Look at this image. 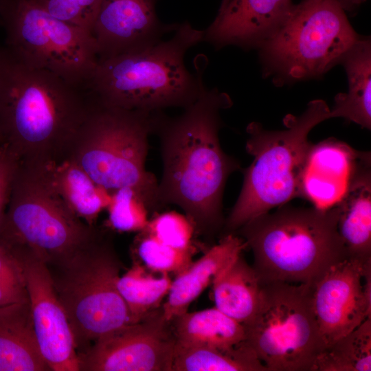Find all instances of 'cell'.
Listing matches in <instances>:
<instances>
[{"instance_id":"7c38bea8","label":"cell","mask_w":371,"mask_h":371,"mask_svg":"<svg viewBox=\"0 0 371 371\" xmlns=\"http://www.w3.org/2000/svg\"><path fill=\"white\" fill-rule=\"evenodd\" d=\"M157 310L97 339L78 354L79 371H172L176 339Z\"/></svg>"},{"instance_id":"2e32d148","label":"cell","mask_w":371,"mask_h":371,"mask_svg":"<svg viewBox=\"0 0 371 371\" xmlns=\"http://www.w3.org/2000/svg\"><path fill=\"white\" fill-rule=\"evenodd\" d=\"M292 0H229L204 30L203 41L219 49L258 48L287 19Z\"/></svg>"},{"instance_id":"5bb4252c","label":"cell","mask_w":371,"mask_h":371,"mask_svg":"<svg viewBox=\"0 0 371 371\" xmlns=\"http://www.w3.org/2000/svg\"><path fill=\"white\" fill-rule=\"evenodd\" d=\"M20 262L36 339L50 370L79 371V358L65 309L47 265L26 252L12 254Z\"/></svg>"},{"instance_id":"ba28073f","label":"cell","mask_w":371,"mask_h":371,"mask_svg":"<svg viewBox=\"0 0 371 371\" xmlns=\"http://www.w3.org/2000/svg\"><path fill=\"white\" fill-rule=\"evenodd\" d=\"M359 38L338 0H303L258 47L263 74L278 85L319 78Z\"/></svg>"},{"instance_id":"4dcf8cb0","label":"cell","mask_w":371,"mask_h":371,"mask_svg":"<svg viewBox=\"0 0 371 371\" xmlns=\"http://www.w3.org/2000/svg\"><path fill=\"white\" fill-rule=\"evenodd\" d=\"M53 16L91 33L100 0H33Z\"/></svg>"},{"instance_id":"d4e9b609","label":"cell","mask_w":371,"mask_h":371,"mask_svg":"<svg viewBox=\"0 0 371 371\" xmlns=\"http://www.w3.org/2000/svg\"><path fill=\"white\" fill-rule=\"evenodd\" d=\"M172 371H267L246 341L227 350L175 344Z\"/></svg>"},{"instance_id":"8fae6325","label":"cell","mask_w":371,"mask_h":371,"mask_svg":"<svg viewBox=\"0 0 371 371\" xmlns=\"http://www.w3.org/2000/svg\"><path fill=\"white\" fill-rule=\"evenodd\" d=\"M5 45L29 65L89 89L98 63L91 33L60 20L33 0H5Z\"/></svg>"},{"instance_id":"e575fe53","label":"cell","mask_w":371,"mask_h":371,"mask_svg":"<svg viewBox=\"0 0 371 371\" xmlns=\"http://www.w3.org/2000/svg\"><path fill=\"white\" fill-rule=\"evenodd\" d=\"M4 1H5V0H0V14H1V9H2L3 5L4 3Z\"/></svg>"},{"instance_id":"9a60e30c","label":"cell","mask_w":371,"mask_h":371,"mask_svg":"<svg viewBox=\"0 0 371 371\" xmlns=\"http://www.w3.org/2000/svg\"><path fill=\"white\" fill-rule=\"evenodd\" d=\"M156 0H100L91 34L99 60L150 47L161 41L177 23L163 24Z\"/></svg>"},{"instance_id":"7a4b0ae2","label":"cell","mask_w":371,"mask_h":371,"mask_svg":"<svg viewBox=\"0 0 371 371\" xmlns=\"http://www.w3.org/2000/svg\"><path fill=\"white\" fill-rule=\"evenodd\" d=\"M96 102L89 89L0 46V144L20 164L66 158Z\"/></svg>"},{"instance_id":"8992f818","label":"cell","mask_w":371,"mask_h":371,"mask_svg":"<svg viewBox=\"0 0 371 371\" xmlns=\"http://www.w3.org/2000/svg\"><path fill=\"white\" fill-rule=\"evenodd\" d=\"M157 112L109 106L97 100L67 157L109 194L123 187L134 188L153 213L163 206L159 182L145 165Z\"/></svg>"},{"instance_id":"1f68e13d","label":"cell","mask_w":371,"mask_h":371,"mask_svg":"<svg viewBox=\"0 0 371 371\" xmlns=\"http://www.w3.org/2000/svg\"><path fill=\"white\" fill-rule=\"evenodd\" d=\"M29 301L22 267L0 245V307Z\"/></svg>"},{"instance_id":"d6986e66","label":"cell","mask_w":371,"mask_h":371,"mask_svg":"<svg viewBox=\"0 0 371 371\" xmlns=\"http://www.w3.org/2000/svg\"><path fill=\"white\" fill-rule=\"evenodd\" d=\"M247 247L244 240L234 233L225 234L220 242L209 248L196 261L172 280L161 313L171 322L186 313L191 303L215 278Z\"/></svg>"},{"instance_id":"3957f363","label":"cell","mask_w":371,"mask_h":371,"mask_svg":"<svg viewBox=\"0 0 371 371\" xmlns=\"http://www.w3.org/2000/svg\"><path fill=\"white\" fill-rule=\"evenodd\" d=\"M174 32L167 41L98 60L89 90L101 104L127 110L184 109L193 104L206 89L205 67L192 74L184 57L203 41L204 30L185 21Z\"/></svg>"},{"instance_id":"52a82bcc","label":"cell","mask_w":371,"mask_h":371,"mask_svg":"<svg viewBox=\"0 0 371 371\" xmlns=\"http://www.w3.org/2000/svg\"><path fill=\"white\" fill-rule=\"evenodd\" d=\"M101 231L76 216L51 186L42 164H20L0 223V245L47 267L71 257Z\"/></svg>"},{"instance_id":"4fadbf2b","label":"cell","mask_w":371,"mask_h":371,"mask_svg":"<svg viewBox=\"0 0 371 371\" xmlns=\"http://www.w3.org/2000/svg\"><path fill=\"white\" fill-rule=\"evenodd\" d=\"M313 307L324 348L371 317V262L346 258L313 287Z\"/></svg>"},{"instance_id":"603a6c76","label":"cell","mask_w":371,"mask_h":371,"mask_svg":"<svg viewBox=\"0 0 371 371\" xmlns=\"http://www.w3.org/2000/svg\"><path fill=\"white\" fill-rule=\"evenodd\" d=\"M262 286L256 271L240 254L212 282L215 307L245 325L258 310Z\"/></svg>"},{"instance_id":"9c48e42d","label":"cell","mask_w":371,"mask_h":371,"mask_svg":"<svg viewBox=\"0 0 371 371\" xmlns=\"http://www.w3.org/2000/svg\"><path fill=\"white\" fill-rule=\"evenodd\" d=\"M48 269L78 354L104 335L132 324L117 286L120 261L102 232L71 257Z\"/></svg>"},{"instance_id":"83f0119b","label":"cell","mask_w":371,"mask_h":371,"mask_svg":"<svg viewBox=\"0 0 371 371\" xmlns=\"http://www.w3.org/2000/svg\"><path fill=\"white\" fill-rule=\"evenodd\" d=\"M133 251L146 269L161 273H180L192 262L196 247L181 249L167 245L146 230L138 232Z\"/></svg>"},{"instance_id":"484cf974","label":"cell","mask_w":371,"mask_h":371,"mask_svg":"<svg viewBox=\"0 0 371 371\" xmlns=\"http://www.w3.org/2000/svg\"><path fill=\"white\" fill-rule=\"evenodd\" d=\"M171 283L168 274L155 277L137 262L120 276L117 286L128 309L131 322H138L155 311L168 295Z\"/></svg>"},{"instance_id":"d590c367","label":"cell","mask_w":371,"mask_h":371,"mask_svg":"<svg viewBox=\"0 0 371 371\" xmlns=\"http://www.w3.org/2000/svg\"><path fill=\"white\" fill-rule=\"evenodd\" d=\"M228 1L229 0H223L222 3H221V7L224 6L228 2Z\"/></svg>"},{"instance_id":"7402d4cb","label":"cell","mask_w":371,"mask_h":371,"mask_svg":"<svg viewBox=\"0 0 371 371\" xmlns=\"http://www.w3.org/2000/svg\"><path fill=\"white\" fill-rule=\"evenodd\" d=\"M345 68L348 90L335 97L333 117H342L362 128H371V43L360 37L340 62Z\"/></svg>"},{"instance_id":"4316f807","label":"cell","mask_w":371,"mask_h":371,"mask_svg":"<svg viewBox=\"0 0 371 371\" xmlns=\"http://www.w3.org/2000/svg\"><path fill=\"white\" fill-rule=\"evenodd\" d=\"M371 317L326 346L317 356L313 371H370Z\"/></svg>"},{"instance_id":"f1b7e54d","label":"cell","mask_w":371,"mask_h":371,"mask_svg":"<svg viewBox=\"0 0 371 371\" xmlns=\"http://www.w3.org/2000/svg\"><path fill=\"white\" fill-rule=\"evenodd\" d=\"M106 210V225L113 231L139 232L149 222V211L144 199L131 187H123L110 194Z\"/></svg>"},{"instance_id":"cb8c5ba5","label":"cell","mask_w":371,"mask_h":371,"mask_svg":"<svg viewBox=\"0 0 371 371\" xmlns=\"http://www.w3.org/2000/svg\"><path fill=\"white\" fill-rule=\"evenodd\" d=\"M172 322L179 345L227 350L246 340L245 326L216 307L187 311Z\"/></svg>"},{"instance_id":"277c9868","label":"cell","mask_w":371,"mask_h":371,"mask_svg":"<svg viewBox=\"0 0 371 371\" xmlns=\"http://www.w3.org/2000/svg\"><path fill=\"white\" fill-rule=\"evenodd\" d=\"M336 204L328 208L286 205L250 220L236 232L253 253L262 284L283 282L313 287L348 258L337 232Z\"/></svg>"},{"instance_id":"6da1fadb","label":"cell","mask_w":371,"mask_h":371,"mask_svg":"<svg viewBox=\"0 0 371 371\" xmlns=\"http://www.w3.org/2000/svg\"><path fill=\"white\" fill-rule=\"evenodd\" d=\"M232 105L228 94L206 88L180 115L170 117L159 111L155 116L163 163L159 201L163 207H180L201 232H214L223 224L225 183L240 168L223 150L218 137L221 111Z\"/></svg>"},{"instance_id":"d6a6232c","label":"cell","mask_w":371,"mask_h":371,"mask_svg":"<svg viewBox=\"0 0 371 371\" xmlns=\"http://www.w3.org/2000/svg\"><path fill=\"white\" fill-rule=\"evenodd\" d=\"M19 166L18 159L0 146V223L6 210L12 184Z\"/></svg>"},{"instance_id":"8d00e7d4","label":"cell","mask_w":371,"mask_h":371,"mask_svg":"<svg viewBox=\"0 0 371 371\" xmlns=\"http://www.w3.org/2000/svg\"><path fill=\"white\" fill-rule=\"evenodd\" d=\"M0 146H1V144H0Z\"/></svg>"},{"instance_id":"5b68a950","label":"cell","mask_w":371,"mask_h":371,"mask_svg":"<svg viewBox=\"0 0 371 371\" xmlns=\"http://www.w3.org/2000/svg\"><path fill=\"white\" fill-rule=\"evenodd\" d=\"M333 118L322 100L311 101L300 115H286L285 129L269 131L258 122L247 126L246 150L253 161L243 170L236 203L225 221L226 234L235 233L254 218L301 197V186L312 143L310 131Z\"/></svg>"},{"instance_id":"e0dca14e","label":"cell","mask_w":371,"mask_h":371,"mask_svg":"<svg viewBox=\"0 0 371 371\" xmlns=\"http://www.w3.org/2000/svg\"><path fill=\"white\" fill-rule=\"evenodd\" d=\"M337 232L348 258L371 262L370 153L364 152L335 203Z\"/></svg>"},{"instance_id":"30bf717a","label":"cell","mask_w":371,"mask_h":371,"mask_svg":"<svg viewBox=\"0 0 371 371\" xmlns=\"http://www.w3.org/2000/svg\"><path fill=\"white\" fill-rule=\"evenodd\" d=\"M312 296L306 284H262L258 310L244 326L245 341L267 371H313L324 346Z\"/></svg>"},{"instance_id":"44dd1931","label":"cell","mask_w":371,"mask_h":371,"mask_svg":"<svg viewBox=\"0 0 371 371\" xmlns=\"http://www.w3.org/2000/svg\"><path fill=\"white\" fill-rule=\"evenodd\" d=\"M42 166L51 186L67 207L87 225L95 226L98 216L106 209L110 194L69 157Z\"/></svg>"},{"instance_id":"ffe728a7","label":"cell","mask_w":371,"mask_h":371,"mask_svg":"<svg viewBox=\"0 0 371 371\" xmlns=\"http://www.w3.org/2000/svg\"><path fill=\"white\" fill-rule=\"evenodd\" d=\"M34 331L29 301L0 307V371H49Z\"/></svg>"},{"instance_id":"ac0fdd59","label":"cell","mask_w":371,"mask_h":371,"mask_svg":"<svg viewBox=\"0 0 371 371\" xmlns=\"http://www.w3.org/2000/svg\"><path fill=\"white\" fill-rule=\"evenodd\" d=\"M363 153L333 138L312 144L302 181L301 197L319 208L335 205Z\"/></svg>"},{"instance_id":"f546056e","label":"cell","mask_w":371,"mask_h":371,"mask_svg":"<svg viewBox=\"0 0 371 371\" xmlns=\"http://www.w3.org/2000/svg\"><path fill=\"white\" fill-rule=\"evenodd\" d=\"M145 230L172 247L181 249L196 247L193 242L196 232L193 223L186 215L175 211L155 212Z\"/></svg>"},{"instance_id":"836d02e7","label":"cell","mask_w":371,"mask_h":371,"mask_svg":"<svg viewBox=\"0 0 371 371\" xmlns=\"http://www.w3.org/2000/svg\"><path fill=\"white\" fill-rule=\"evenodd\" d=\"M339 4L345 12H352L366 0H338Z\"/></svg>"}]
</instances>
